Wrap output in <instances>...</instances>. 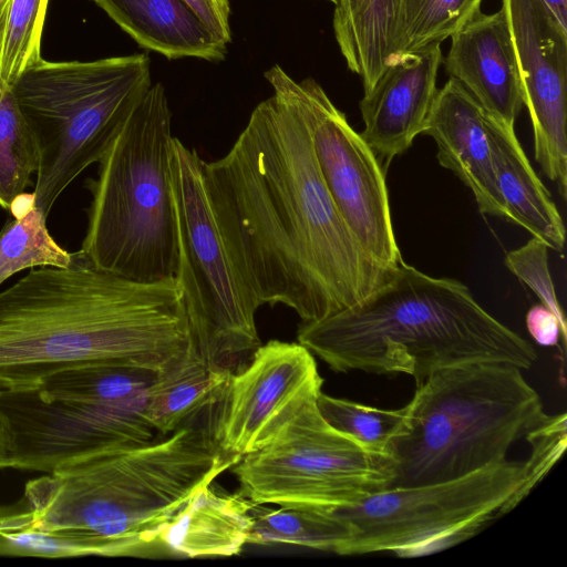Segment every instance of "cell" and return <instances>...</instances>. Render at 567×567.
<instances>
[{
	"instance_id": "1",
	"label": "cell",
	"mask_w": 567,
	"mask_h": 567,
	"mask_svg": "<svg viewBox=\"0 0 567 567\" xmlns=\"http://www.w3.org/2000/svg\"><path fill=\"white\" fill-rule=\"evenodd\" d=\"M274 64L272 95L220 158L204 162L208 202L244 292L302 322L338 313L390 275L359 244L321 176L307 121Z\"/></svg>"
},
{
	"instance_id": "2",
	"label": "cell",
	"mask_w": 567,
	"mask_h": 567,
	"mask_svg": "<svg viewBox=\"0 0 567 567\" xmlns=\"http://www.w3.org/2000/svg\"><path fill=\"white\" fill-rule=\"evenodd\" d=\"M193 344L175 278L137 281L92 265L32 268L0 292V389L30 390L74 368L159 371Z\"/></svg>"
},
{
	"instance_id": "3",
	"label": "cell",
	"mask_w": 567,
	"mask_h": 567,
	"mask_svg": "<svg viewBox=\"0 0 567 567\" xmlns=\"http://www.w3.org/2000/svg\"><path fill=\"white\" fill-rule=\"evenodd\" d=\"M297 339L336 372L411 375L416 384L461 364L503 362L522 370L534 347L488 313L467 286L404 261L355 305L311 322Z\"/></svg>"
},
{
	"instance_id": "4",
	"label": "cell",
	"mask_w": 567,
	"mask_h": 567,
	"mask_svg": "<svg viewBox=\"0 0 567 567\" xmlns=\"http://www.w3.org/2000/svg\"><path fill=\"white\" fill-rule=\"evenodd\" d=\"M241 457L224 453L202 427L183 424L152 441L105 451L25 484L23 498L43 530L99 537L107 556H136L196 489Z\"/></svg>"
},
{
	"instance_id": "5",
	"label": "cell",
	"mask_w": 567,
	"mask_h": 567,
	"mask_svg": "<svg viewBox=\"0 0 567 567\" xmlns=\"http://www.w3.org/2000/svg\"><path fill=\"white\" fill-rule=\"evenodd\" d=\"M405 406V429L390 446L389 487L444 482L504 461L550 417L522 369L503 362L439 370Z\"/></svg>"
},
{
	"instance_id": "6",
	"label": "cell",
	"mask_w": 567,
	"mask_h": 567,
	"mask_svg": "<svg viewBox=\"0 0 567 567\" xmlns=\"http://www.w3.org/2000/svg\"><path fill=\"white\" fill-rule=\"evenodd\" d=\"M172 111L157 82L133 106L99 161L82 255L137 280L175 278L177 221L172 184Z\"/></svg>"
},
{
	"instance_id": "7",
	"label": "cell",
	"mask_w": 567,
	"mask_h": 567,
	"mask_svg": "<svg viewBox=\"0 0 567 567\" xmlns=\"http://www.w3.org/2000/svg\"><path fill=\"white\" fill-rule=\"evenodd\" d=\"M527 442L532 450L524 460L506 458L444 482L388 487L337 509L353 529L343 555L421 557L477 535L513 511L561 457L566 414L550 416Z\"/></svg>"
},
{
	"instance_id": "8",
	"label": "cell",
	"mask_w": 567,
	"mask_h": 567,
	"mask_svg": "<svg viewBox=\"0 0 567 567\" xmlns=\"http://www.w3.org/2000/svg\"><path fill=\"white\" fill-rule=\"evenodd\" d=\"M152 85L151 58L134 53L27 69L11 89L38 147L32 205L49 216L59 196L99 163Z\"/></svg>"
},
{
	"instance_id": "9",
	"label": "cell",
	"mask_w": 567,
	"mask_h": 567,
	"mask_svg": "<svg viewBox=\"0 0 567 567\" xmlns=\"http://www.w3.org/2000/svg\"><path fill=\"white\" fill-rule=\"evenodd\" d=\"M204 159L174 137L172 184L176 208L178 266L192 340L199 354L233 374L261 344L257 308L244 292L227 256L206 194Z\"/></svg>"
},
{
	"instance_id": "10",
	"label": "cell",
	"mask_w": 567,
	"mask_h": 567,
	"mask_svg": "<svg viewBox=\"0 0 567 567\" xmlns=\"http://www.w3.org/2000/svg\"><path fill=\"white\" fill-rule=\"evenodd\" d=\"M317 399L307 402L267 445L235 464L241 493L252 503L337 511L391 485L392 457L330 425Z\"/></svg>"
},
{
	"instance_id": "11",
	"label": "cell",
	"mask_w": 567,
	"mask_h": 567,
	"mask_svg": "<svg viewBox=\"0 0 567 567\" xmlns=\"http://www.w3.org/2000/svg\"><path fill=\"white\" fill-rule=\"evenodd\" d=\"M286 83L310 131L315 156L342 219L362 248L393 269L403 262L385 183V171L360 133L313 79Z\"/></svg>"
},
{
	"instance_id": "12",
	"label": "cell",
	"mask_w": 567,
	"mask_h": 567,
	"mask_svg": "<svg viewBox=\"0 0 567 567\" xmlns=\"http://www.w3.org/2000/svg\"><path fill=\"white\" fill-rule=\"evenodd\" d=\"M0 408L12 433L11 468L51 473L156 437L144 414L45 398L35 389H0Z\"/></svg>"
},
{
	"instance_id": "13",
	"label": "cell",
	"mask_w": 567,
	"mask_h": 567,
	"mask_svg": "<svg viewBox=\"0 0 567 567\" xmlns=\"http://www.w3.org/2000/svg\"><path fill=\"white\" fill-rule=\"evenodd\" d=\"M311 352L299 342L270 340L234 373L216 442L243 457L267 445L298 411L322 392Z\"/></svg>"
},
{
	"instance_id": "14",
	"label": "cell",
	"mask_w": 567,
	"mask_h": 567,
	"mask_svg": "<svg viewBox=\"0 0 567 567\" xmlns=\"http://www.w3.org/2000/svg\"><path fill=\"white\" fill-rule=\"evenodd\" d=\"M515 45L535 159L567 196V31L542 0H502Z\"/></svg>"
},
{
	"instance_id": "15",
	"label": "cell",
	"mask_w": 567,
	"mask_h": 567,
	"mask_svg": "<svg viewBox=\"0 0 567 567\" xmlns=\"http://www.w3.org/2000/svg\"><path fill=\"white\" fill-rule=\"evenodd\" d=\"M442 62L440 43L401 54L360 101L364 123L360 134L385 172L391 161L423 133Z\"/></svg>"
},
{
	"instance_id": "16",
	"label": "cell",
	"mask_w": 567,
	"mask_h": 567,
	"mask_svg": "<svg viewBox=\"0 0 567 567\" xmlns=\"http://www.w3.org/2000/svg\"><path fill=\"white\" fill-rule=\"evenodd\" d=\"M451 39L447 55L443 58L446 72L488 114L515 128L524 97L504 6L492 14L480 11Z\"/></svg>"
},
{
	"instance_id": "17",
	"label": "cell",
	"mask_w": 567,
	"mask_h": 567,
	"mask_svg": "<svg viewBox=\"0 0 567 567\" xmlns=\"http://www.w3.org/2000/svg\"><path fill=\"white\" fill-rule=\"evenodd\" d=\"M489 114L455 79L437 90L423 134L437 146V161L473 193L482 214L507 220L497 187L488 133Z\"/></svg>"
},
{
	"instance_id": "18",
	"label": "cell",
	"mask_w": 567,
	"mask_h": 567,
	"mask_svg": "<svg viewBox=\"0 0 567 567\" xmlns=\"http://www.w3.org/2000/svg\"><path fill=\"white\" fill-rule=\"evenodd\" d=\"M141 48L168 60L220 62L227 47L182 0H93Z\"/></svg>"
},
{
	"instance_id": "19",
	"label": "cell",
	"mask_w": 567,
	"mask_h": 567,
	"mask_svg": "<svg viewBox=\"0 0 567 567\" xmlns=\"http://www.w3.org/2000/svg\"><path fill=\"white\" fill-rule=\"evenodd\" d=\"M254 505L241 492L223 494L205 484L177 512L158 540L188 558L237 555L247 544Z\"/></svg>"
},
{
	"instance_id": "20",
	"label": "cell",
	"mask_w": 567,
	"mask_h": 567,
	"mask_svg": "<svg viewBox=\"0 0 567 567\" xmlns=\"http://www.w3.org/2000/svg\"><path fill=\"white\" fill-rule=\"evenodd\" d=\"M488 133L495 178L507 220L519 225L549 248L561 250L565 226L550 194L534 171L515 128L489 114Z\"/></svg>"
},
{
	"instance_id": "21",
	"label": "cell",
	"mask_w": 567,
	"mask_h": 567,
	"mask_svg": "<svg viewBox=\"0 0 567 567\" xmlns=\"http://www.w3.org/2000/svg\"><path fill=\"white\" fill-rule=\"evenodd\" d=\"M233 373L203 358L194 343L156 372L145 415L156 433L167 435L206 406L225 399Z\"/></svg>"
},
{
	"instance_id": "22",
	"label": "cell",
	"mask_w": 567,
	"mask_h": 567,
	"mask_svg": "<svg viewBox=\"0 0 567 567\" xmlns=\"http://www.w3.org/2000/svg\"><path fill=\"white\" fill-rule=\"evenodd\" d=\"M333 32L348 68L364 93L394 61L400 0H333Z\"/></svg>"
},
{
	"instance_id": "23",
	"label": "cell",
	"mask_w": 567,
	"mask_h": 567,
	"mask_svg": "<svg viewBox=\"0 0 567 567\" xmlns=\"http://www.w3.org/2000/svg\"><path fill=\"white\" fill-rule=\"evenodd\" d=\"M155 374L123 362L95 363L55 373L35 390L45 398L145 415Z\"/></svg>"
},
{
	"instance_id": "24",
	"label": "cell",
	"mask_w": 567,
	"mask_h": 567,
	"mask_svg": "<svg viewBox=\"0 0 567 567\" xmlns=\"http://www.w3.org/2000/svg\"><path fill=\"white\" fill-rule=\"evenodd\" d=\"M247 543L291 544L343 555L353 529L337 511L280 506L272 509L255 504Z\"/></svg>"
},
{
	"instance_id": "25",
	"label": "cell",
	"mask_w": 567,
	"mask_h": 567,
	"mask_svg": "<svg viewBox=\"0 0 567 567\" xmlns=\"http://www.w3.org/2000/svg\"><path fill=\"white\" fill-rule=\"evenodd\" d=\"M0 230V286L12 275L35 267H69L74 254L50 235L48 216L28 200Z\"/></svg>"
},
{
	"instance_id": "26",
	"label": "cell",
	"mask_w": 567,
	"mask_h": 567,
	"mask_svg": "<svg viewBox=\"0 0 567 567\" xmlns=\"http://www.w3.org/2000/svg\"><path fill=\"white\" fill-rule=\"evenodd\" d=\"M38 147L11 86L0 78V207L13 210L38 168Z\"/></svg>"
},
{
	"instance_id": "27",
	"label": "cell",
	"mask_w": 567,
	"mask_h": 567,
	"mask_svg": "<svg viewBox=\"0 0 567 567\" xmlns=\"http://www.w3.org/2000/svg\"><path fill=\"white\" fill-rule=\"evenodd\" d=\"M483 0H400L394 60L462 29L481 10Z\"/></svg>"
},
{
	"instance_id": "28",
	"label": "cell",
	"mask_w": 567,
	"mask_h": 567,
	"mask_svg": "<svg viewBox=\"0 0 567 567\" xmlns=\"http://www.w3.org/2000/svg\"><path fill=\"white\" fill-rule=\"evenodd\" d=\"M317 405L324 420L334 429L351 436L364 447L389 455L393 440L406 425V406L379 409L347 399L320 393Z\"/></svg>"
},
{
	"instance_id": "29",
	"label": "cell",
	"mask_w": 567,
	"mask_h": 567,
	"mask_svg": "<svg viewBox=\"0 0 567 567\" xmlns=\"http://www.w3.org/2000/svg\"><path fill=\"white\" fill-rule=\"evenodd\" d=\"M49 0H10L0 42V78L12 86L41 58V37Z\"/></svg>"
},
{
	"instance_id": "30",
	"label": "cell",
	"mask_w": 567,
	"mask_h": 567,
	"mask_svg": "<svg viewBox=\"0 0 567 567\" xmlns=\"http://www.w3.org/2000/svg\"><path fill=\"white\" fill-rule=\"evenodd\" d=\"M549 247L536 237L505 256L508 270L526 284L538 297L540 303L553 311L566 324L564 312L557 301L548 265Z\"/></svg>"
},
{
	"instance_id": "31",
	"label": "cell",
	"mask_w": 567,
	"mask_h": 567,
	"mask_svg": "<svg viewBox=\"0 0 567 567\" xmlns=\"http://www.w3.org/2000/svg\"><path fill=\"white\" fill-rule=\"evenodd\" d=\"M224 45L231 42L230 0H182Z\"/></svg>"
},
{
	"instance_id": "32",
	"label": "cell",
	"mask_w": 567,
	"mask_h": 567,
	"mask_svg": "<svg viewBox=\"0 0 567 567\" xmlns=\"http://www.w3.org/2000/svg\"><path fill=\"white\" fill-rule=\"evenodd\" d=\"M526 327L532 338L543 347L557 346L559 338L565 340L566 337V324L542 303L528 310Z\"/></svg>"
},
{
	"instance_id": "33",
	"label": "cell",
	"mask_w": 567,
	"mask_h": 567,
	"mask_svg": "<svg viewBox=\"0 0 567 567\" xmlns=\"http://www.w3.org/2000/svg\"><path fill=\"white\" fill-rule=\"evenodd\" d=\"M12 455V433L4 412L0 408V470L10 467Z\"/></svg>"
},
{
	"instance_id": "34",
	"label": "cell",
	"mask_w": 567,
	"mask_h": 567,
	"mask_svg": "<svg viewBox=\"0 0 567 567\" xmlns=\"http://www.w3.org/2000/svg\"><path fill=\"white\" fill-rule=\"evenodd\" d=\"M556 22L567 31V0H542Z\"/></svg>"
},
{
	"instance_id": "35",
	"label": "cell",
	"mask_w": 567,
	"mask_h": 567,
	"mask_svg": "<svg viewBox=\"0 0 567 567\" xmlns=\"http://www.w3.org/2000/svg\"><path fill=\"white\" fill-rule=\"evenodd\" d=\"M9 4H10V0H0V42H1V38H2L6 19H7Z\"/></svg>"
},
{
	"instance_id": "36",
	"label": "cell",
	"mask_w": 567,
	"mask_h": 567,
	"mask_svg": "<svg viewBox=\"0 0 567 567\" xmlns=\"http://www.w3.org/2000/svg\"><path fill=\"white\" fill-rule=\"evenodd\" d=\"M328 1L333 2V0H328Z\"/></svg>"
}]
</instances>
